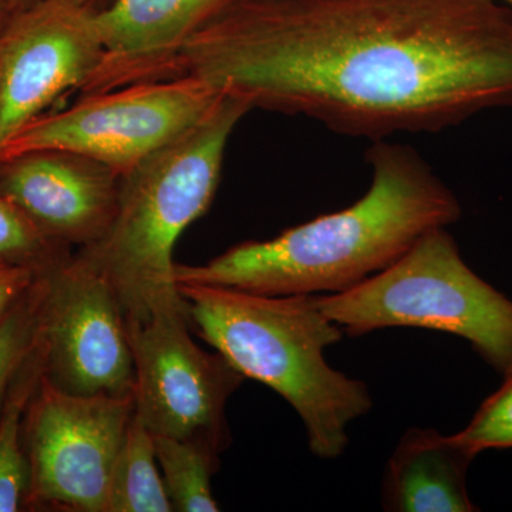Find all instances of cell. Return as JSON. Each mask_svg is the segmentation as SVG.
I'll list each match as a JSON object with an SVG mask.
<instances>
[{
    "label": "cell",
    "instance_id": "obj_4",
    "mask_svg": "<svg viewBox=\"0 0 512 512\" xmlns=\"http://www.w3.org/2000/svg\"><path fill=\"white\" fill-rule=\"evenodd\" d=\"M248 111L241 100L222 96L201 123L121 175L109 229L74 254L109 282L127 320L185 308L174 247L214 201L229 137Z\"/></svg>",
    "mask_w": 512,
    "mask_h": 512
},
{
    "label": "cell",
    "instance_id": "obj_8",
    "mask_svg": "<svg viewBox=\"0 0 512 512\" xmlns=\"http://www.w3.org/2000/svg\"><path fill=\"white\" fill-rule=\"evenodd\" d=\"M134 397L77 396L40 379L26 441L28 500L73 512H106L111 473Z\"/></svg>",
    "mask_w": 512,
    "mask_h": 512
},
{
    "label": "cell",
    "instance_id": "obj_23",
    "mask_svg": "<svg viewBox=\"0 0 512 512\" xmlns=\"http://www.w3.org/2000/svg\"><path fill=\"white\" fill-rule=\"evenodd\" d=\"M40 2H43V0H12V6L15 12H19V10L28 9Z\"/></svg>",
    "mask_w": 512,
    "mask_h": 512
},
{
    "label": "cell",
    "instance_id": "obj_1",
    "mask_svg": "<svg viewBox=\"0 0 512 512\" xmlns=\"http://www.w3.org/2000/svg\"><path fill=\"white\" fill-rule=\"evenodd\" d=\"M383 140L512 107V9L495 0H221L168 79Z\"/></svg>",
    "mask_w": 512,
    "mask_h": 512
},
{
    "label": "cell",
    "instance_id": "obj_17",
    "mask_svg": "<svg viewBox=\"0 0 512 512\" xmlns=\"http://www.w3.org/2000/svg\"><path fill=\"white\" fill-rule=\"evenodd\" d=\"M70 249L46 237L25 212L0 194V264L47 274L72 258Z\"/></svg>",
    "mask_w": 512,
    "mask_h": 512
},
{
    "label": "cell",
    "instance_id": "obj_9",
    "mask_svg": "<svg viewBox=\"0 0 512 512\" xmlns=\"http://www.w3.org/2000/svg\"><path fill=\"white\" fill-rule=\"evenodd\" d=\"M43 276V377L77 396H133L127 316L109 282L74 254Z\"/></svg>",
    "mask_w": 512,
    "mask_h": 512
},
{
    "label": "cell",
    "instance_id": "obj_12",
    "mask_svg": "<svg viewBox=\"0 0 512 512\" xmlns=\"http://www.w3.org/2000/svg\"><path fill=\"white\" fill-rule=\"evenodd\" d=\"M221 0H113L94 12L103 59L83 94L167 79L188 37Z\"/></svg>",
    "mask_w": 512,
    "mask_h": 512
},
{
    "label": "cell",
    "instance_id": "obj_2",
    "mask_svg": "<svg viewBox=\"0 0 512 512\" xmlns=\"http://www.w3.org/2000/svg\"><path fill=\"white\" fill-rule=\"evenodd\" d=\"M367 163L372 184L355 204L269 241L235 245L204 265L175 264V282L268 296L342 293L460 220L456 195L412 148L377 140Z\"/></svg>",
    "mask_w": 512,
    "mask_h": 512
},
{
    "label": "cell",
    "instance_id": "obj_20",
    "mask_svg": "<svg viewBox=\"0 0 512 512\" xmlns=\"http://www.w3.org/2000/svg\"><path fill=\"white\" fill-rule=\"evenodd\" d=\"M35 271L20 266L0 264V320L26 295L37 279Z\"/></svg>",
    "mask_w": 512,
    "mask_h": 512
},
{
    "label": "cell",
    "instance_id": "obj_5",
    "mask_svg": "<svg viewBox=\"0 0 512 512\" xmlns=\"http://www.w3.org/2000/svg\"><path fill=\"white\" fill-rule=\"evenodd\" d=\"M318 303L353 338L384 328L440 330L466 339L500 375L512 373V301L464 262L446 228L356 288L318 295Z\"/></svg>",
    "mask_w": 512,
    "mask_h": 512
},
{
    "label": "cell",
    "instance_id": "obj_19",
    "mask_svg": "<svg viewBox=\"0 0 512 512\" xmlns=\"http://www.w3.org/2000/svg\"><path fill=\"white\" fill-rule=\"evenodd\" d=\"M454 436L476 454L512 448V373L505 376L503 386L481 404L466 429Z\"/></svg>",
    "mask_w": 512,
    "mask_h": 512
},
{
    "label": "cell",
    "instance_id": "obj_10",
    "mask_svg": "<svg viewBox=\"0 0 512 512\" xmlns=\"http://www.w3.org/2000/svg\"><path fill=\"white\" fill-rule=\"evenodd\" d=\"M103 59L94 12L43 0L0 33V148L63 93L82 90Z\"/></svg>",
    "mask_w": 512,
    "mask_h": 512
},
{
    "label": "cell",
    "instance_id": "obj_24",
    "mask_svg": "<svg viewBox=\"0 0 512 512\" xmlns=\"http://www.w3.org/2000/svg\"><path fill=\"white\" fill-rule=\"evenodd\" d=\"M495 2L503 3V5L508 6V8L512 9V0H495Z\"/></svg>",
    "mask_w": 512,
    "mask_h": 512
},
{
    "label": "cell",
    "instance_id": "obj_16",
    "mask_svg": "<svg viewBox=\"0 0 512 512\" xmlns=\"http://www.w3.org/2000/svg\"><path fill=\"white\" fill-rule=\"evenodd\" d=\"M156 456L173 510L217 512L211 480L220 467V454L192 441L154 436Z\"/></svg>",
    "mask_w": 512,
    "mask_h": 512
},
{
    "label": "cell",
    "instance_id": "obj_15",
    "mask_svg": "<svg viewBox=\"0 0 512 512\" xmlns=\"http://www.w3.org/2000/svg\"><path fill=\"white\" fill-rule=\"evenodd\" d=\"M23 365L0 413V512L19 511L28 500L30 473L22 446V417L43 376V348L39 340L28 373L22 372Z\"/></svg>",
    "mask_w": 512,
    "mask_h": 512
},
{
    "label": "cell",
    "instance_id": "obj_3",
    "mask_svg": "<svg viewBox=\"0 0 512 512\" xmlns=\"http://www.w3.org/2000/svg\"><path fill=\"white\" fill-rule=\"evenodd\" d=\"M177 286L200 338L245 379L266 384L291 404L316 457L342 456L349 424L365 416L373 400L365 382L326 363L325 349L343 339V329L320 309L318 295Z\"/></svg>",
    "mask_w": 512,
    "mask_h": 512
},
{
    "label": "cell",
    "instance_id": "obj_14",
    "mask_svg": "<svg viewBox=\"0 0 512 512\" xmlns=\"http://www.w3.org/2000/svg\"><path fill=\"white\" fill-rule=\"evenodd\" d=\"M171 511L154 436L134 413L111 473L106 512Z\"/></svg>",
    "mask_w": 512,
    "mask_h": 512
},
{
    "label": "cell",
    "instance_id": "obj_13",
    "mask_svg": "<svg viewBox=\"0 0 512 512\" xmlns=\"http://www.w3.org/2000/svg\"><path fill=\"white\" fill-rule=\"evenodd\" d=\"M476 457L456 436L407 429L384 471V511H478L467 490L468 468Z\"/></svg>",
    "mask_w": 512,
    "mask_h": 512
},
{
    "label": "cell",
    "instance_id": "obj_7",
    "mask_svg": "<svg viewBox=\"0 0 512 512\" xmlns=\"http://www.w3.org/2000/svg\"><path fill=\"white\" fill-rule=\"evenodd\" d=\"M127 326L138 419L153 436L192 441L218 454L227 450V404L245 377L192 340L185 308L127 320Z\"/></svg>",
    "mask_w": 512,
    "mask_h": 512
},
{
    "label": "cell",
    "instance_id": "obj_6",
    "mask_svg": "<svg viewBox=\"0 0 512 512\" xmlns=\"http://www.w3.org/2000/svg\"><path fill=\"white\" fill-rule=\"evenodd\" d=\"M222 94L192 77L83 94L69 109L40 116L0 148V160L37 150L82 154L126 174L201 123Z\"/></svg>",
    "mask_w": 512,
    "mask_h": 512
},
{
    "label": "cell",
    "instance_id": "obj_22",
    "mask_svg": "<svg viewBox=\"0 0 512 512\" xmlns=\"http://www.w3.org/2000/svg\"><path fill=\"white\" fill-rule=\"evenodd\" d=\"M74 5L80 8L92 10V12H99V10L109 6L113 0H70Z\"/></svg>",
    "mask_w": 512,
    "mask_h": 512
},
{
    "label": "cell",
    "instance_id": "obj_11",
    "mask_svg": "<svg viewBox=\"0 0 512 512\" xmlns=\"http://www.w3.org/2000/svg\"><path fill=\"white\" fill-rule=\"evenodd\" d=\"M120 183L113 168L72 151L37 150L0 160V194L70 251L106 234L116 215Z\"/></svg>",
    "mask_w": 512,
    "mask_h": 512
},
{
    "label": "cell",
    "instance_id": "obj_18",
    "mask_svg": "<svg viewBox=\"0 0 512 512\" xmlns=\"http://www.w3.org/2000/svg\"><path fill=\"white\" fill-rule=\"evenodd\" d=\"M43 295L45 278L39 275L15 308L0 320V402L13 377L36 346Z\"/></svg>",
    "mask_w": 512,
    "mask_h": 512
},
{
    "label": "cell",
    "instance_id": "obj_21",
    "mask_svg": "<svg viewBox=\"0 0 512 512\" xmlns=\"http://www.w3.org/2000/svg\"><path fill=\"white\" fill-rule=\"evenodd\" d=\"M13 13H15V9H13L12 0H0V33L8 25Z\"/></svg>",
    "mask_w": 512,
    "mask_h": 512
}]
</instances>
